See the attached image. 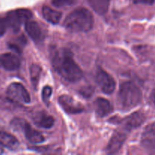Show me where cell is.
Segmentation results:
<instances>
[{"instance_id": "52a82bcc", "label": "cell", "mask_w": 155, "mask_h": 155, "mask_svg": "<svg viewBox=\"0 0 155 155\" xmlns=\"http://www.w3.org/2000/svg\"><path fill=\"white\" fill-rule=\"evenodd\" d=\"M130 131L127 129L120 125L114 132L112 136L108 145H107L106 151L108 154H114L117 153L121 148L122 145H124V142L127 139V136Z\"/></svg>"}, {"instance_id": "9c48e42d", "label": "cell", "mask_w": 155, "mask_h": 155, "mask_svg": "<svg viewBox=\"0 0 155 155\" xmlns=\"http://www.w3.org/2000/svg\"><path fill=\"white\" fill-rule=\"evenodd\" d=\"M58 103L67 114H80L84 110V107L80 103L76 101L69 95H63L59 97Z\"/></svg>"}, {"instance_id": "2e32d148", "label": "cell", "mask_w": 155, "mask_h": 155, "mask_svg": "<svg viewBox=\"0 0 155 155\" xmlns=\"http://www.w3.org/2000/svg\"><path fill=\"white\" fill-rule=\"evenodd\" d=\"M0 145L10 150H16L19 147V142L10 133L0 131Z\"/></svg>"}, {"instance_id": "4316f807", "label": "cell", "mask_w": 155, "mask_h": 155, "mask_svg": "<svg viewBox=\"0 0 155 155\" xmlns=\"http://www.w3.org/2000/svg\"><path fill=\"white\" fill-rule=\"evenodd\" d=\"M3 152V150H2V146L1 145H0V154H2V153Z\"/></svg>"}, {"instance_id": "484cf974", "label": "cell", "mask_w": 155, "mask_h": 155, "mask_svg": "<svg viewBox=\"0 0 155 155\" xmlns=\"http://www.w3.org/2000/svg\"><path fill=\"white\" fill-rule=\"evenodd\" d=\"M151 99H152L153 102H154V104H155V87L154 89H153L152 93H151Z\"/></svg>"}, {"instance_id": "4fadbf2b", "label": "cell", "mask_w": 155, "mask_h": 155, "mask_svg": "<svg viewBox=\"0 0 155 155\" xmlns=\"http://www.w3.org/2000/svg\"><path fill=\"white\" fill-rule=\"evenodd\" d=\"M142 144L147 149H155V124H151L145 128L142 134Z\"/></svg>"}, {"instance_id": "5b68a950", "label": "cell", "mask_w": 155, "mask_h": 155, "mask_svg": "<svg viewBox=\"0 0 155 155\" xmlns=\"http://www.w3.org/2000/svg\"><path fill=\"white\" fill-rule=\"evenodd\" d=\"M5 18L9 28L14 32H18L21 24L32 18V12L27 9H18L8 12Z\"/></svg>"}, {"instance_id": "7c38bea8", "label": "cell", "mask_w": 155, "mask_h": 155, "mask_svg": "<svg viewBox=\"0 0 155 155\" xmlns=\"http://www.w3.org/2000/svg\"><path fill=\"white\" fill-rule=\"evenodd\" d=\"M25 30L27 34L34 42H40L43 41L44 34L37 22L28 20L25 22Z\"/></svg>"}, {"instance_id": "e0dca14e", "label": "cell", "mask_w": 155, "mask_h": 155, "mask_svg": "<svg viewBox=\"0 0 155 155\" xmlns=\"http://www.w3.org/2000/svg\"><path fill=\"white\" fill-rule=\"evenodd\" d=\"M42 15L43 18L48 21L49 23L53 24H57L60 21L61 18V12L58 11L53 10L52 8H49L48 6H43L42 8Z\"/></svg>"}, {"instance_id": "44dd1931", "label": "cell", "mask_w": 155, "mask_h": 155, "mask_svg": "<svg viewBox=\"0 0 155 155\" xmlns=\"http://www.w3.org/2000/svg\"><path fill=\"white\" fill-rule=\"evenodd\" d=\"M77 0H51V4L57 8H65L74 5Z\"/></svg>"}, {"instance_id": "277c9868", "label": "cell", "mask_w": 155, "mask_h": 155, "mask_svg": "<svg viewBox=\"0 0 155 155\" xmlns=\"http://www.w3.org/2000/svg\"><path fill=\"white\" fill-rule=\"evenodd\" d=\"M11 125L15 130H22L24 131L25 137L30 142L33 144L42 143L45 141L43 136L39 132L36 131L28 123L24 120L15 118L11 123Z\"/></svg>"}, {"instance_id": "6da1fadb", "label": "cell", "mask_w": 155, "mask_h": 155, "mask_svg": "<svg viewBox=\"0 0 155 155\" xmlns=\"http://www.w3.org/2000/svg\"><path fill=\"white\" fill-rule=\"evenodd\" d=\"M51 61L54 69L67 81L75 83L83 77L82 70L74 61L72 52L68 48H52Z\"/></svg>"}, {"instance_id": "ffe728a7", "label": "cell", "mask_w": 155, "mask_h": 155, "mask_svg": "<svg viewBox=\"0 0 155 155\" xmlns=\"http://www.w3.org/2000/svg\"><path fill=\"white\" fill-rule=\"evenodd\" d=\"M26 43V39L24 38V36H21L20 38H18L17 39V42H12V43H9V48L11 49L14 50L15 51L18 53H21V51H22V46H24V44Z\"/></svg>"}, {"instance_id": "9a60e30c", "label": "cell", "mask_w": 155, "mask_h": 155, "mask_svg": "<svg viewBox=\"0 0 155 155\" xmlns=\"http://www.w3.org/2000/svg\"><path fill=\"white\" fill-rule=\"evenodd\" d=\"M36 126L42 129H50L54 124V119L45 113H37L33 119Z\"/></svg>"}, {"instance_id": "603a6c76", "label": "cell", "mask_w": 155, "mask_h": 155, "mask_svg": "<svg viewBox=\"0 0 155 155\" xmlns=\"http://www.w3.org/2000/svg\"><path fill=\"white\" fill-rule=\"evenodd\" d=\"M8 29H9V27L6 18H0V36H2L6 33Z\"/></svg>"}, {"instance_id": "8992f818", "label": "cell", "mask_w": 155, "mask_h": 155, "mask_svg": "<svg viewBox=\"0 0 155 155\" xmlns=\"http://www.w3.org/2000/svg\"><path fill=\"white\" fill-rule=\"evenodd\" d=\"M7 96L10 100L18 103L27 104L30 101V96L28 92L19 83H13L8 87Z\"/></svg>"}, {"instance_id": "ba28073f", "label": "cell", "mask_w": 155, "mask_h": 155, "mask_svg": "<svg viewBox=\"0 0 155 155\" xmlns=\"http://www.w3.org/2000/svg\"><path fill=\"white\" fill-rule=\"evenodd\" d=\"M95 80L98 86L104 93L107 95L113 93L116 87V83L113 77L108 73L104 71L101 68H98L96 73Z\"/></svg>"}, {"instance_id": "ac0fdd59", "label": "cell", "mask_w": 155, "mask_h": 155, "mask_svg": "<svg viewBox=\"0 0 155 155\" xmlns=\"http://www.w3.org/2000/svg\"><path fill=\"white\" fill-rule=\"evenodd\" d=\"M89 5L98 15H104L107 12L110 0H88Z\"/></svg>"}, {"instance_id": "30bf717a", "label": "cell", "mask_w": 155, "mask_h": 155, "mask_svg": "<svg viewBox=\"0 0 155 155\" xmlns=\"http://www.w3.org/2000/svg\"><path fill=\"white\" fill-rule=\"evenodd\" d=\"M21 66L19 58L12 53H5L0 55V68L9 71L18 70Z\"/></svg>"}, {"instance_id": "cb8c5ba5", "label": "cell", "mask_w": 155, "mask_h": 155, "mask_svg": "<svg viewBox=\"0 0 155 155\" xmlns=\"http://www.w3.org/2000/svg\"><path fill=\"white\" fill-rule=\"evenodd\" d=\"M93 88L91 86H88V87H84L80 90V93L84 97H90L93 93Z\"/></svg>"}, {"instance_id": "d6986e66", "label": "cell", "mask_w": 155, "mask_h": 155, "mask_svg": "<svg viewBox=\"0 0 155 155\" xmlns=\"http://www.w3.org/2000/svg\"><path fill=\"white\" fill-rule=\"evenodd\" d=\"M30 79H31L32 84L33 87L36 89L37 85L39 83V78L41 74V68L38 64H32L30 66Z\"/></svg>"}, {"instance_id": "3957f363", "label": "cell", "mask_w": 155, "mask_h": 155, "mask_svg": "<svg viewBox=\"0 0 155 155\" xmlns=\"http://www.w3.org/2000/svg\"><path fill=\"white\" fill-rule=\"evenodd\" d=\"M140 89L131 81L123 83L120 86L117 95V104L124 110L133 108L140 103L142 100Z\"/></svg>"}, {"instance_id": "5bb4252c", "label": "cell", "mask_w": 155, "mask_h": 155, "mask_svg": "<svg viewBox=\"0 0 155 155\" xmlns=\"http://www.w3.org/2000/svg\"><path fill=\"white\" fill-rule=\"evenodd\" d=\"M95 110L98 117H105L113 110V107L108 100L104 98H98L95 101Z\"/></svg>"}, {"instance_id": "d4e9b609", "label": "cell", "mask_w": 155, "mask_h": 155, "mask_svg": "<svg viewBox=\"0 0 155 155\" xmlns=\"http://www.w3.org/2000/svg\"><path fill=\"white\" fill-rule=\"evenodd\" d=\"M155 0H133L135 4H142V5H153Z\"/></svg>"}, {"instance_id": "8fae6325", "label": "cell", "mask_w": 155, "mask_h": 155, "mask_svg": "<svg viewBox=\"0 0 155 155\" xmlns=\"http://www.w3.org/2000/svg\"><path fill=\"white\" fill-rule=\"evenodd\" d=\"M145 120V115L142 112H135L133 114L124 118L121 121V125H123L127 130L131 132L133 130L142 125Z\"/></svg>"}, {"instance_id": "7a4b0ae2", "label": "cell", "mask_w": 155, "mask_h": 155, "mask_svg": "<svg viewBox=\"0 0 155 155\" xmlns=\"http://www.w3.org/2000/svg\"><path fill=\"white\" fill-rule=\"evenodd\" d=\"M93 23L92 13L84 8H78L67 16L64 26L68 31L80 33L89 31L92 28Z\"/></svg>"}, {"instance_id": "7402d4cb", "label": "cell", "mask_w": 155, "mask_h": 155, "mask_svg": "<svg viewBox=\"0 0 155 155\" xmlns=\"http://www.w3.org/2000/svg\"><path fill=\"white\" fill-rule=\"evenodd\" d=\"M51 93H52V89H51V86H46L43 88L42 92V100L45 102V104L48 105V103H49V98L51 97Z\"/></svg>"}]
</instances>
